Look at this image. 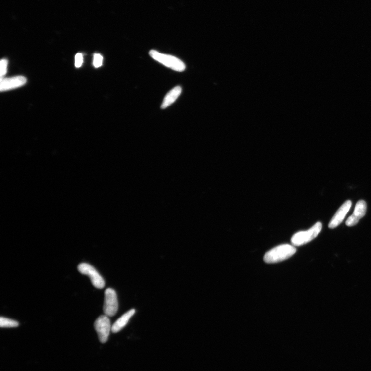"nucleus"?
<instances>
[{"instance_id": "obj_16", "label": "nucleus", "mask_w": 371, "mask_h": 371, "mask_svg": "<svg viewBox=\"0 0 371 371\" xmlns=\"http://www.w3.org/2000/svg\"><path fill=\"white\" fill-rule=\"evenodd\" d=\"M83 62V56L81 53H78L76 55L75 58V66L76 68H80L82 66Z\"/></svg>"}, {"instance_id": "obj_2", "label": "nucleus", "mask_w": 371, "mask_h": 371, "mask_svg": "<svg viewBox=\"0 0 371 371\" xmlns=\"http://www.w3.org/2000/svg\"><path fill=\"white\" fill-rule=\"evenodd\" d=\"M149 54L153 59L173 70L182 72L185 70L184 63L174 56L160 53L154 50H151Z\"/></svg>"}, {"instance_id": "obj_8", "label": "nucleus", "mask_w": 371, "mask_h": 371, "mask_svg": "<svg viewBox=\"0 0 371 371\" xmlns=\"http://www.w3.org/2000/svg\"><path fill=\"white\" fill-rule=\"evenodd\" d=\"M351 206L352 202L350 200L345 202L332 217L329 224V227L335 228L339 225L343 221L345 216L347 215Z\"/></svg>"}, {"instance_id": "obj_12", "label": "nucleus", "mask_w": 371, "mask_h": 371, "mask_svg": "<svg viewBox=\"0 0 371 371\" xmlns=\"http://www.w3.org/2000/svg\"><path fill=\"white\" fill-rule=\"evenodd\" d=\"M18 326V322L13 320V319L3 317H1V318H0V326L2 328H13L17 327Z\"/></svg>"}, {"instance_id": "obj_6", "label": "nucleus", "mask_w": 371, "mask_h": 371, "mask_svg": "<svg viewBox=\"0 0 371 371\" xmlns=\"http://www.w3.org/2000/svg\"><path fill=\"white\" fill-rule=\"evenodd\" d=\"M78 270L81 274L90 278L93 285L96 288L102 289L105 287L104 279L92 265L87 263H82L78 266Z\"/></svg>"}, {"instance_id": "obj_4", "label": "nucleus", "mask_w": 371, "mask_h": 371, "mask_svg": "<svg viewBox=\"0 0 371 371\" xmlns=\"http://www.w3.org/2000/svg\"><path fill=\"white\" fill-rule=\"evenodd\" d=\"M94 325L99 340L101 343H106L108 340L112 329L108 317L106 315L100 316L96 319Z\"/></svg>"}, {"instance_id": "obj_7", "label": "nucleus", "mask_w": 371, "mask_h": 371, "mask_svg": "<svg viewBox=\"0 0 371 371\" xmlns=\"http://www.w3.org/2000/svg\"><path fill=\"white\" fill-rule=\"evenodd\" d=\"M27 80L23 76H17L10 78L1 79L0 90L1 92L11 90L23 86L26 84Z\"/></svg>"}, {"instance_id": "obj_14", "label": "nucleus", "mask_w": 371, "mask_h": 371, "mask_svg": "<svg viewBox=\"0 0 371 371\" xmlns=\"http://www.w3.org/2000/svg\"><path fill=\"white\" fill-rule=\"evenodd\" d=\"M103 62V57L99 54H96L94 56V66L95 68H98L102 65Z\"/></svg>"}, {"instance_id": "obj_3", "label": "nucleus", "mask_w": 371, "mask_h": 371, "mask_svg": "<svg viewBox=\"0 0 371 371\" xmlns=\"http://www.w3.org/2000/svg\"><path fill=\"white\" fill-rule=\"evenodd\" d=\"M322 229L321 222L316 223L313 226L306 231H301L294 234L291 239L294 246H301L311 242L316 238Z\"/></svg>"}, {"instance_id": "obj_13", "label": "nucleus", "mask_w": 371, "mask_h": 371, "mask_svg": "<svg viewBox=\"0 0 371 371\" xmlns=\"http://www.w3.org/2000/svg\"><path fill=\"white\" fill-rule=\"evenodd\" d=\"M7 65L8 60L6 59H2L1 62H0V68H1L0 75H1V79H2L7 73Z\"/></svg>"}, {"instance_id": "obj_9", "label": "nucleus", "mask_w": 371, "mask_h": 371, "mask_svg": "<svg viewBox=\"0 0 371 371\" xmlns=\"http://www.w3.org/2000/svg\"><path fill=\"white\" fill-rule=\"evenodd\" d=\"M135 313V310L132 309L126 312L119 318L112 326L111 331L113 333H117L121 330L129 322L130 318Z\"/></svg>"}, {"instance_id": "obj_10", "label": "nucleus", "mask_w": 371, "mask_h": 371, "mask_svg": "<svg viewBox=\"0 0 371 371\" xmlns=\"http://www.w3.org/2000/svg\"><path fill=\"white\" fill-rule=\"evenodd\" d=\"M182 89L180 86H176L170 91L165 97L161 106L162 109H165L171 106L180 96Z\"/></svg>"}, {"instance_id": "obj_15", "label": "nucleus", "mask_w": 371, "mask_h": 371, "mask_svg": "<svg viewBox=\"0 0 371 371\" xmlns=\"http://www.w3.org/2000/svg\"><path fill=\"white\" fill-rule=\"evenodd\" d=\"M359 219L352 214L346 221V225L349 227L355 226L359 222Z\"/></svg>"}, {"instance_id": "obj_5", "label": "nucleus", "mask_w": 371, "mask_h": 371, "mask_svg": "<svg viewBox=\"0 0 371 371\" xmlns=\"http://www.w3.org/2000/svg\"><path fill=\"white\" fill-rule=\"evenodd\" d=\"M118 301L116 292L113 289H106L105 293L104 311L108 317L114 316L118 310Z\"/></svg>"}, {"instance_id": "obj_1", "label": "nucleus", "mask_w": 371, "mask_h": 371, "mask_svg": "<svg viewBox=\"0 0 371 371\" xmlns=\"http://www.w3.org/2000/svg\"><path fill=\"white\" fill-rule=\"evenodd\" d=\"M297 249L293 246L285 244L274 248L265 254L264 261L267 264L277 263L285 261L296 253Z\"/></svg>"}, {"instance_id": "obj_11", "label": "nucleus", "mask_w": 371, "mask_h": 371, "mask_svg": "<svg viewBox=\"0 0 371 371\" xmlns=\"http://www.w3.org/2000/svg\"><path fill=\"white\" fill-rule=\"evenodd\" d=\"M367 210L366 203L364 200L358 201L355 208L353 214L357 217L358 219H361L366 214Z\"/></svg>"}]
</instances>
